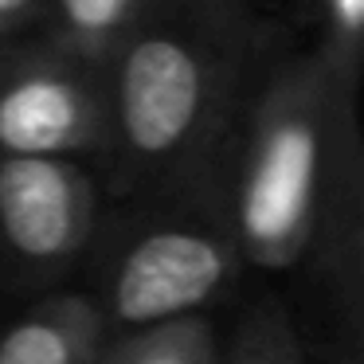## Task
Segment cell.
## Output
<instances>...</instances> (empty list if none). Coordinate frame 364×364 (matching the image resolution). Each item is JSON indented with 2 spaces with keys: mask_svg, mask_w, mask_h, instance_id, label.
<instances>
[{
  "mask_svg": "<svg viewBox=\"0 0 364 364\" xmlns=\"http://www.w3.org/2000/svg\"><path fill=\"white\" fill-rule=\"evenodd\" d=\"M165 0H43V40L79 63L106 71L122 43L161 9Z\"/></svg>",
  "mask_w": 364,
  "mask_h": 364,
  "instance_id": "8",
  "label": "cell"
},
{
  "mask_svg": "<svg viewBox=\"0 0 364 364\" xmlns=\"http://www.w3.org/2000/svg\"><path fill=\"white\" fill-rule=\"evenodd\" d=\"M173 4L228 36H243V0H173Z\"/></svg>",
  "mask_w": 364,
  "mask_h": 364,
  "instance_id": "12",
  "label": "cell"
},
{
  "mask_svg": "<svg viewBox=\"0 0 364 364\" xmlns=\"http://www.w3.org/2000/svg\"><path fill=\"white\" fill-rule=\"evenodd\" d=\"M98 231V184L75 157L0 153V259L32 278L63 274Z\"/></svg>",
  "mask_w": 364,
  "mask_h": 364,
  "instance_id": "5",
  "label": "cell"
},
{
  "mask_svg": "<svg viewBox=\"0 0 364 364\" xmlns=\"http://www.w3.org/2000/svg\"><path fill=\"white\" fill-rule=\"evenodd\" d=\"M247 262L220 208L153 220L129 231L102 274V309L110 333L204 314L235 290Z\"/></svg>",
  "mask_w": 364,
  "mask_h": 364,
  "instance_id": "3",
  "label": "cell"
},
{
  "mask_svg": "<svg viewBox=\"0 0 364 364\" xmlns=\"http://www.w3.org/2000/svg\"><path fill=\"white\" fill-rule=\"evenodd\" d=\"M106 337L90 294H51L0 333V364H95Z\"/></svg>",
  "mask_w": 364,
  "mask_h": 364,
  "instance_id": "7",
  "label": "cell"
},
{
  "mask_svg": "<svg viewBox=\"0 0 364 364\" xmlns=\"http://www.w3.org/2000/svg\"><path fill=\"white\" fill-rule=\"evenodd\" d=\"M43 0H0V43L20 40L32 24H40Z\"/></svg>",
  "mask_w": 364,
  "mask_h": 364,
  "instance_id": "13",
  "label": "cell"
},
{
  "mask_svg": "<svg viewBox=\"0 0 364 364\" xmlns=\"http://www.w3.org/2000/svg\"><path fill=\"white\" fill-rule=\"evenodd\" d=\"M353 98L360 90H345L306 51L270 71L247 106L228 196L215 204L247 270H290L309 259L341 110Z\"/></svg>",
  "mask_w": 364,
  "mask_h": 364,
  "instance_id": "2",
  "label": "cell"
},
{
  "mask_svg": "<svg viewBox=\"0 0 364 364\" xmlns=\"http://www.w3.org/2000/svg\"><path fill=\"white\" fill-rule=\"evenodd\" d=\"M106 149L102 71L48 40L0 43V153L75 157Z\"/></svg>",
  "mask_w": 364,
  "mask_h": 364,
  "instance_id": "4",
  "label": "cell"
},
{
  "mask_svg": "<svg viewBox=\"0 0 364 364\" xmlns=\"http://www.w3.org/2000/svg\"><path fill=\"white\" fill-rule=\"evenodd\" d=\"M228 36L165 0L106 63V157L118 192L184 188L228 134L235 59Z\"/></svg>",
  "mask_w": 364,
  "mask_h": 364,
  "instance_id": "1",
  "label": "cell"
},
{
  "mask_svg": "<svg viewBox=\"0 0 364 364\" xmlns=\"http://www.w3.org/2000/svg\"><path fill=\"white\" fill-rule=\"evenodd\" d=\"M95 364H223V353L212 321L192 314L110 333Z\"/></svg>",
  "mask_w": 364,
  "mask_h": 364,
  "instance_id": "9",
  "label": "cell"
},
{
  "mask_svg": "<svg viewBox=\"0 0 364 364\" xmlns=\"http://www.w3.org/2000/svg\"><path fill=\"white\" fill-rule=\"evenodd\" d=\"M223 364H309L282 301L262 298L239 317Z\"/></svg>",
  "mask_w": 364,
  "mask_h": 364,
  "instance_id": "10",
  "label": "cell"
},
{
  "mask_svg": "<svg viewBox=\"0 0 364 364\" xmlns=\"http://www.w3.org/2000/svg\"><path fill=\"white\" fill-rule=\"evenodd\" d=\"M309 255H317L333 286L345 337L356 353L360 333V298H364V134H360V98L345 102L333 145V165L325 181L321 212Z\"/></svg>",
  "mask_w": 364,
  "mask_h": 364,
  "instance_id": "6",
  "label": "cell"
},
{
  "mask_svg": "<svg viewBox=\"0 0 364 364\" xmlns=\"http://www.w3.org/2000/svg\"><path fill=\"white\" fill-rule=\"evenodd\" d=\"M317 24L314 55L345 90H360L364 59V0H309Z\"/></svg>",
  "mask_w": 364,
  "mask_h": 364,
  "instance_id": "11",
  "label": "cell"
}]
</instances>
